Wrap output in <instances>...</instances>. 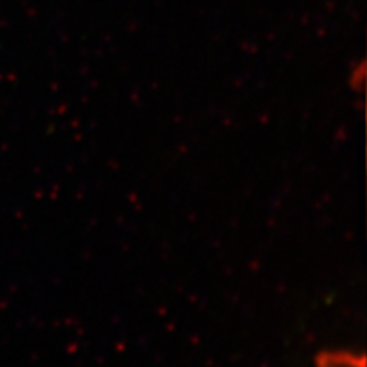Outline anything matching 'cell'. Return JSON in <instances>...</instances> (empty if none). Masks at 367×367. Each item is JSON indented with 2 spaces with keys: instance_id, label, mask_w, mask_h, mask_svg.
Returning <instances> with one entry per match:
<instances>
[{
  "instance_id": "cell-1",
  "label": "cell",
  "mask_w": 367,
  "mask_h": 367,
  "mask_svg": "<svg viewBox=\"0 0 367 367\" xmlns=\"http://www.w3.org/2000/svg\"><path fill=\"white\" fill-rule=\"evenodd\" d=\"M316 367H366V359L362 354L345 350L323 352L316 359Z\"/></svg>"
}]
</instances>
